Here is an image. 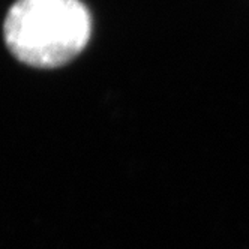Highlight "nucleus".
Here are the masks:
<instances>
[{
	"mask_svg": "<svg viewBox=\"0 0 249 249\" xmlns=\"http://www.w3.org/2000/svg\"><path fill=\"white\" fill-rule=\"evenodd\" d=\"M5 42L20 62L60 68L80 56L92 35V17L80 0H17L3 24Z\"/></svg>",
	"mask_w": 249,
	"mask_h": 249,
	"instance_id": "1",
	"label": "nucleus"
}]
</instances>
